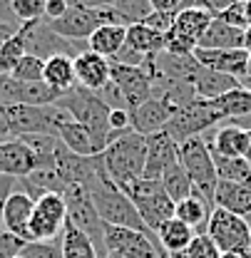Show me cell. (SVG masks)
Listing matches in <instances>:
<instances>
[{
    "label": "cell",
    "mask_w": 251,
    "mask_h": 258,
    "mask_svg": "<svg viewBox=\"0 0 251 258\" xmlns=\"http://www.w3.org/2000/svg\"><path fill=\"white\" fill-rule=\"evenodd\" d=\"M194 3H196V5H199V0H194Z\"/></svg>",
    "instance_id": "6f0895ef"
},
{
    "label": "cell",
    "mask_w": 251,
    "mask_h": 258,
    "mask_svg": "<svg viewBox=\"0 0 251 258\" xmlns=\"http://www.w3.org/2000/svg\"><path fill=\"white\" fill-rule=\"evenodd\" d=\"M219 256H221V251L217 248V243L207 233H196L191 238V243L187 246V251L172 258H219Z\"/></svg>",
    "instance_id": "e575fe53"
},
{
    "label": "cell",
    "mask_w": 251,
    "mask_h": 258,
    "mask_svg": "<svg viewBox=\"0 0 251 258\" xmlns=\"http://www.w3.org/2000/svg\"><path fill=\"white\" fill-rule=\"evenodd\" d=\"M241 258H251V248L246 251V253H241Z\"/></svg>",
    "instance_id": "db71d44e"
},
{
    "label": "cell",
    "mask_w": 251,
    "mask_h": 258,
    "mask_svg": "<svg viewBox=\"0 0 251 258\" xmlns=\"http://www.w3.org/2000/svg\"><path fill=\"white\" fill-rule=\"evenodd\" d=\"M55 104L63 107L75 122L87 124V127L94 129L97 134H102L105 139L110 137V112H112V109L99 99L97 92L85 90V87L77 85V87H72L70 92H63Z\"/></svg>",
    "instance_id": "8992f818"
},
{
    "label": "cell",
    "mask_w": 251,
    "mask_h": 258,
    "mask_svg": "<svg viewBox=\"0 0 251 258\" xmlns=\"http://www.w3.org/2000/svg\"><path fill=\"white\" fill-rule=\"evenodd\" d=\"M67 0H45V23H53V20H60L65 13H67Z\"/></svg>",
    "instance_id": "f6af8a7d"
},
{
    "label": "cell",
    "mask_w": 251,
    "mask_h": 258,
    "mask_svg": "<svg viewBox=\"0 0 251 258\" xmlns=\"http://www.w3.org/2000/svg\"><path fill=\"white\" fill-rule=\"evenodd\" d=\"M212 20H214V15H212L207 8H202V5H189V8H184V10L177 13L172 32H177V35L191 40L194 45H199L202 35L207 32V28H209Z\"/></svg>",
    "instance_id": "44dd1931"
},
{
    "label": "cell",
    "mask_w": 251,
    "mask_h": 258,
    "mask_svg": "<svg viewBox=\"0 0 251 258\" xmlns=\"http://www.w3.org/2000/svg\"><path fill=\"white\" fill-rule=\"evenodd\" d=\"M32 206H35V199H30L25 191L13 186V191H10L5 206H3V231H8V233L18 236L20 241L30 243Z\"/></svg>",
    "instance_id": "9a60e30c"
},
{
    "label": "cell",
    "mask_w": 251,
    "mask_h": 258,
    "mask_svg": "<svg viewBox=\"0 0 251 258\" xmlns=\"http://www.w3.org/2000/svg\"><path fill=\"white\" fill-rule=\"evenodd\" d=\"M214 18H219L221 23H226V25H231V28H239V30H246V28H249L246 13H244V3H236V5L221 10V13H217Z\"/></svg>",
    "instance_id": "60d3db41"
},
{
    "label": "cell",
    "mask_w": 251,
    "mask_h": 258,
    "mask_svg": "<svg viewBox=\"0 0 251 258\" xmlns=\"http://www.w3.org/2000/svg\"><path fill=\"white\" fill-rule=\"evenodd\" d=\"M246 80H251V55H249V77Z\"/></svg>",
    "instance_id": "11a10c76"
},
{
    "label": "cell",
    "mask_w": 251,
    "mask_h": 258,
    "mask_svg": "<svg viewBox=\"0 0 251 258\" xmlns=\"http://www.w3.org/2000/svg\"><path fill=\"white\" fill-rule=\"evenodd\" d=\"M194 57L207 70L229 75L239 82L249 77V52L244 47H239V50H204V47H196Z\"/></svg>",
    "instance_id": "4fadbf2b"
},
{
    "label": "cell",
    "mask_w": 251,
    "mask_h": 258,
    "mask_svg": "<svg viewBox=\"0 0 251 258\" xmlns=\"http://www.w3.org/2000/svg\"><path fill=\"white\" fill-rule=\"evenodd\" d=\"M42 70H45V60H40V57L28 52V55L20 57V62L15 64L10 77H15L20 82H42Z\"/></svg>",
    "instance_id": "836d02e7"
},
{
    "label": "cell",
    "mask_w": 251,
    "mask_h": 258,
    "mask_svg": "<svg viewBox=\"0 0 251 258\" xmlns=\"http://www.w3.org/2000/svg\"><path fill=\"white\" fill-rule=\"evenodd\" d=\"M244 13H246V23L251 25V0H244Z\"/></svg>",
    "instance_id": "681fc988"
},
{
    "label": "cell",
    "mask_w": 251,
    "mask_h": 258,
    "mask_svg": "<svg viewBox=\"0 0 251 258\" xmlns=\"http://www.w3.org/2000/svg\"><path fill=\"white\" fill-rule=\"evenodd\" d=\"M10 5L23 25L37 23L45 18V0H10Z\"/></svg>",
    "instance_id": "8d00e7d4"
},
{
    "label": "cell",
    "mask_w": 251,
    "mask_h": 258,
    "mask_svg": "<svg viewBox=\"0 0 251 258\" xmlns=\"http://www.w3.org/2000/svg\"><path fill=\"white\" fill-rule=\"evenodd\" d=\"M25 35V50L40 57V60H47L53 55H67V57H77L82 50L77 47V42H70L60 37L58 32L53 30L45 20H37V23H28L23 28Z\"/></svg>",
    "instance_id": "8fae6325"
},
{
    "label": "cell",
    "mask_w": 251,
    "mask_h": 258,
    "mask_svg": "<svg viewBox=\"0 0 251 258\" xmlns=\"http://www.w3.org/2000/svg\"><path fill=\"white\" fill-rule=\"evenodd\" d=\"M20 30H23V23L13 13L10 0H0V42L10 40L13 35H18Z\"/></svg>",
    "instance_id": "f35d334b"
},
{
    "label": "cell",
    "mask_w": 251,
    "mask_h": 258,
    "mask_svg": "<svg viewBox=\"0 0 251 258\" xmlns=\"http://www.w3.org/2000/svg\"><path fill=\"white\" fill-rule=\"evenodd\" d=\"M105 258H125V256H120V253H107Z\"/></svg>",
    "instance_id": "f5cc1de1"
},
{
    "label": "cell",
    "mask_w": 251,
    "mask_h": 258,
    "mask_svg": "<svg viewBox=\"0 0 251 258\" xmlns=\"http://www.w3.org/2000/svg\"><path fill=\"white\" fill-rule=\"evenodd\" d=\"M152 10H159V13H172L177 15L179 10H184L189 5H196L194 0H149Z\"/></svg>",
    "instance_id": "ee69618b"
},
{
    "label": "cell",
    "mask_w": 251,
    "mask_h": 258,
    "mask_svg": "<svg viewBox=\"0 0 251 258\" xmlns=\"http://www.w3.org/2000/svg\"><path fill=\"white\" fill-rule=\"evenodd\" d=\"M174 18L177 15H172V13H159V10H152L144 20H139L142 25H147L149 30H157L162 35H169L172 28H174Z\"/></svg>",
    "instance_id": "ab89813d"
},
{
    "label": "cell",
    "mask_w": 251,
    "mask_h": 258,
    "mask_svg": "<svg viewBox=\"0 0 251 258\" xmlns=\"http://www.w3.org/2000/svg\"><path fill=\"white\" fill-rule=\"evenodd\" d=\"M10 137H28V134H47L58 137V129L70 114L58 104L30 107V104H5Z\"/></svg>",
    "instance_id": "277c9868"
},
{
    "label": "cell",
    "mask_w": 251,
    "mask_h": 258,
    "mask_svg": "<svg viewBox=\"0 0 251 258\" xmlns=\"http://www.w3.org/2000/svg\"><path fill=\"white\" fill-rule=\"evenodd\" d=\"M25 241H20L18 236L8 233V231H0V258H15L20 256Z\"/></svg>",
    "instance_id": "7bdbcfd3"
},
{
    "label": "cell",
    "mask_w": 251,
    "mask_h": 258,
    "mask_svg": "<svg viewBox=\"0 0 251 258\" xmlns=\"http://www.w3.org/2000/svg\"><path fill=\"white\" fill-rule=\"evenodd\" d=\"M212 154L219 157H246V147H249V132L236 124H224L214 129L209 134V139H204Z\"/></svg>",
    "instance_id": "d6986e66"
},
{
    "label": "cell",
    "mask_w": 251,
    "mask_h": 258,
    "mask_svg": "<svg viewBox=\"0 0 251 258\" xmlns=\"http://www.w3.org/2000/svg\"><path fill=\"white\" fill-rule=\"evenodd\" d=\"M179 161V144L162 129L157 134L147 137V159H144V171L142 179L159 181L169 166Z\"/></svg>",
    "instance_id": "7c38bea8"
},
{
    "label": "cell",
    "mask_w": 251,
    "mask_h": 258,
    "mask_svg": "<svg viewBox=\"0 0 251 258\" xmlns=\"http://www.w3.org/2000/svg\"><path fill=\"white\" fill-rule=\"evenodd\" d=\"M196 47H204V50H239V47H244V30L231 28V25L221 23L219 18H214L209 23L207 32L202 35Z\"/></svg>",
    "instance_id": "603a6c76"
},
{
    "label": "cell",
    "mask_w": 251,
    "mask_h": 258,
    "mask_svg": "<svg viewBox=\"0 0 251 258\" xmlns=\"http://www.w3.org/2000/svg\"><path fill=\"white\" fill-rule=\"evenodd\" d=\"M63 199H65V206H67V221L80 228L82 233L90 236V241L94 243L97 253L99 258L107 256V248H105V224L97 214L92 204V196L85 186L80 184H67L63 191Z\"/></svg>",
    "instance_id": "5b68a950"
},
{
    "label": "cell",
    "mask_w": 251,
    "mask_h": 258,
    "mask_svg": "<svg viewBox=\"0 0 251 258\" xmlns=\"http://www.w3.org/2000/svg\"><path fill=\"white\" fill-rule=\"evenodd\" d=\"M58 139L63 142L72 154H77V157H97V154H102L105 147H107V139H105L102 134H97V132L90 129L87 124L75 122L72 117L65 119L63 124H60Z\"/></svg>",
    "instance_id": "5bb4252c"
},
{
    "label": "cell",
    "mask_w": 251,
    "mask_h": 258,
    "mask_svg": "<svg viewBox=\"0 0 251 258\" xmlns=\"http://www.w3.org/2000/svg\"><path fill=\"white\" fill-rule=\"evenodd\" d=\"M214 209H209L204 199L189 196V199H182L174 206V219H179L182 224H187L194 233H207V221H209V214Z\"/></svg>",
    "instance_id": "f1b7e54d"
},
{
    "label": "cell",
    "mask_w": 251,
    "mask_h": 258,
    "mask_svg": "<svg viewBox=\"0 0 251 258\" xmlns=\"http://www.w3.org/2000/svg\"><path fill=\"white\" fill-rule=\"evenodd\" d=\"M23 55H28V50H25V35L20 30L18 35H13L10 40L0 42V75H10L15 70V64L20 62Z\"/></svg>",
    "instance_id": "d6a6232c"
},
{
    "label": "cell",
    "mask_w": 251,
    "mask_h": 258,
    "mask_svg": "<svg viewBox=\"0 0 251 258\" xmlns=\"http://www.w3.org/2000/svg\"><path fill=\"white\" fill-rule=\"evenodd\" d=\"M5 139H13L10 137V127H8V112H5V104H0V142Z\"/></svg>",
    "instance_id": "c3c4849f"
},
{
    "label": "cell",
    "mask_w": 251,
    "mask_h": 258,
    "mask_svg": "<svg viewBox=\"0 0 251 258\" xmlns=\"http://www.w3.org/2000/svg\"><path fill=\"white\" fill-rule=\"evenodd\" d=\"M23 258H63V246L60 238L55 241H30L20 251Z\"/></svg>",
    "instance_id": "74e56055"
},
{
    "label": "cell",
    "mask_w": 251,
    "mask_h": 258,
    "mask_svg": "<svg viewBox=\"0 0 251 258\" xmlns=\"http://www.w3.org/2000/svg\"><path fill=\"white\" fill-rule=\"evenodd\" d=\"M122 18H125L127 23L132 25V23H139V20H144L149 13H152V5H149V0H115V5H112Z\"/></svg>",
    "instance_id": "d590c367"
},
{
    "label": "cell",
    "mask_w": 251,
    "mask_h": 258,
    "mask_svg": "<svg viewBox=\"0 0 251 258\" xmlns=\"http://www.w3.org/2000/svg\"><path fill=\"white\" fill-rule=\"evenodd\" d=\"M179 161L187 169L194 191L191 196H199L207 201L209 209H214V191H217V169H214V157L204 142V137H191L179 144Z\"/></svg>",
    "instance_id": "7a4b0ae2"
},
{
    "label": "cell",
    "mask_w": 251,
    "mask_h": 258,
    "mask_svg": "<svg viewBox=\"0 0 251 258\" xmlns=\"http://www.w3.org/2000/svg\"><path fill=\"white\" fill-rule=\"evenodd\" d=\"M244 219H246V224H249V228H251V214L249 216H244Z\"/></svg>",
    "instance_id": "9f6ffc18"
},
{
    "label": "cell",
    "mask_w": 251,
    "mask_h": 258,
    "mask_svg": "<svg viewBox=\"0 0 251 258\" xmlns=\"http://www.w3.org/2000/svg\"><path fill=\"white\" fill-rule=\"evenodd\" d=\"M112 62V60H110ZM110 80L117 85V90L122 92L127 112L137 109L139 104H144L149 97H152V85H155V77L147 72V67H132V64H120L112 62V75Z\"/></svg>",
    "instance_id": "30bf717a"
},
{
    "label": "cell",
    "mask_w": 251,
    "mask_h": 258,
    "mask_svg": "<svg viewBox=\"0 0 251 258\" xmlns=\"http://www.w3.org/2000/svg\"><path fill=\"white\" fill-rule=\"evenodd\" d=\"M214 206L224 211H231L236 216L251 214V181L249 184H234V181H219L214 191Z\"/></svg>",
    "instance_id": "ffe728a7"
},
{
    "label": "cell",
    "mask_w": 251,
    "mask_h": 258,
    "mask_svg": "<svg viewBox=\"0 0 251 258\" xmlns=\"http://www.w3.org/2000/svg\"><path fill=\"white\" fill-rule=\"evenodd\" d=\"M219 258H241V256H239V253H221Z\"/></svg>",
    "instance_id": "816d5d0a"
},
{
    "label": "cell",
    "mask_w": 251,
    "mask_h": 258,
    "mask_svg": "<svg viewBox=\"0 0 251 258\" xmlns=\"http://www.w3.org/2000/svg\"><path fill=\"white\" fill-rule=\"evenodd\" d=\"M207 236L217 243L221 253H246L251 248V228L244 216L214 206L207 221Z\"/></svg>",
    "instance_id": "ba28073f"
},
{
    "label": "cell",
    "mask_w": 251,
    "mask_h": 258,
    "mask_svg": "<svg viewBox=\"0 0 251 258\" xmlns=\"http://www.w3.org/2000/svg\"><path fill=\"white\" fill-rule=\"evenodd\" d=\"M60 246H63V258H99L90 236L82 233L80 228H75L70 221H65Z\"/></svg>",
    "instance_id": "f546056e"
},
{
    "label": "cell",
    "mask_w": 251,
    "mask_h": 258,
    "mask_svg": "<svg viewBox=\"0 0 251 258\" xmlns=\"http://www.w3.org/2000/svg\"><path fill=\"white\" fill-rule=\"evenodd\" d=\"M127 42V28L125 25H99L87 40V50L94 55H102L112 60Z\"/></svg>",
    "instance_id": "d4e9b609"
},
{
    "label": "cell",
    "mask_w": 251,
    "mask_h": 258,
    "mask_svg": "<svg viewBox=\"0 0 251 258\" xmlns=\"http://www.w3.org/2000/svg\"><path fill=\"white\" fill-rule=\"evenodd\" d=\"M37 169V157L23 139H5L0 142V176L23 179Z\"/></svg>",
    "instance_id": "e0dca14e"
},
{
    "label": "cell",
    "mask_w": 251,
    "mask_h": 258,
    "mask_svg": "<svg viewBox=\"0 0 251 258\" xmlns=\"http://www.w3.org/2000/svg\"><path fill=\"white\" fill-rule=\"evenodd\" d=\"M236 3H244V0H199V5L207 8L212 15H217V13L226 10V8H231V5H236Z\"/></svg>",
    "instance_id": "7dc6e473"
},
{
    "label": "cell",
    "mask_w": 251,
    "mask_h": 258,
    "mask_svg": "<svg viewBox=\"0 0 251 258\" xmlns=\"http://www.w3.org/2000/svg\"><path fill=\"white\" fill-rule=\"evenodd\" d=\"M236 87H241L239 80H234L229 75H221V72H214V70H207L204 64H202V70L194 80V90H196L199 99H217V97L236 90Z\"/></svg>",
    "instance_id": "4316f807"
},
{
    "label": "cell",
    "mask_w": 251,
    "mask_h": 258,
    "mask_svg": "<svg viewBox=\"0 0 251 258\" xmlns=\"http://www.w3.org/2000/svg\"><path fill=\"white\" fill-rule=\"evenodd\" d=\"M144 159H147V137L137 134L134 129L110 139V144L102 152L105 169L120 189L137 181V179H142Z\"/></svg>",
    "instance_id": "6da1fadb"
},
{
    "label": "cell",
    "mask_w": 251,
    "mask_h": 258,
    "mask_svg": "<svg viewBox=\"0 0 251 258\" xmlns=\"http://www.w3.org/2000/svg\"><path fill=\"white\" fill-rule=\"evenodd\" d=\"M110 75H112V62L102 55L82 50L75 57V77H77V85L85 87V90L99 92L110 82Z\"/></svg>",
    "instance_id": "ac0fdd59"
},
{
    "label": "cell",
    "mask_w": 251,
    "mask_h": 258,
    "mask_svg": "<svg viewBox=\"0 0 251 258\" xmlns=\"http://www.w3.org/2000/svg\"><path fill=\"white\" fill-rule=\"evenodd\" d=\"M194 50H196V45H194L191 40L177 35V32H169V35H167L164 52H169V55H194Z\"/></svg>",
    "instance_id": "b9f144b4"
},
{
    "label": "cell",
    "mask_w": 251,
    "mask_h": 258,
    "mask_svg": "<svg viewBox=\"0 0 251 258\" xmlns=\"http://www.w3.org/2000/svg\"><path fill=\"white\" fill-rule=\"evenodd\" d=\"M122 191L127 194V199L134 204L139 219L144 221V226L155 233L159 226L169 219H174V201L167 196L162 181H152V179H137L132 184L122 186Z\"/></svg>",
    "instance_id": "3957f363"
},
{
    "label": "cell",
    "mask_w": 251,
    "mask_h": 258,
    "mask_svg": "<svg viewBox=\"0 0 251 258\" xmlns=\"http://www.w3.org/2000/svg\"><path fill=\"white\" fill-rule=\"evenodd\" d=\"M219 122H221V117H219V112H217V107H214V102L196 97L191 104L177 109V112L172 114V119L167 122L164 132H167L177 144H182V142H187L191 137H202L204 132L217 127Z\"/></svg>",
    "instance_id": "52a82bcc"
},
{
    "label": "cell",
    "mask_w": 251,
    "mask_h": 258,
    "mask_svg": "<svg viewBox=\"0 0 251 258\" xmlns=\"http://www.w3.org/2000/svg\"><path fill=\"white\" fill-rule=\"evenodd\" d=\"M214 157V169L219 181H234V184H249L251 181V161L246 157Z\"/></svg>",
    "instance_id": "4dcf8cb0"
},
{
    "label": "cell",
    "mask_w": 251,
    "mask_h": 258,
    "mask_svg": "<svg viewBox=\"0 0 251 258\" xmlns=\"http://www.w3.org/2000/svg\"><path fill=\"white\" fill-rule=\"evenodd\" d=\"M42 82L50 85L53 90H58L60 95L70 92L72 87H77V77H75V57L67 55H53L45 60L42 70Z\"/></svg>",
    "instance_id": "7402d4cb"
},
{
    "label": "cell",
    "mask_w": 251,
    "mask_h": 258,
    "mask_svg": "<svg viewBox=\"0 0 251 258\" xmlns=\"http://www.w3.org/2000/svg\"><path fill=\"white\" fill-rule=\"evenodd\" d=\"M246 159L251 161V132H249V147H246Z\"/></svg>",
    "instance_id": "f907efd6"
},
{
    "label": "cell",
    "mask_w": 251,
    "mask_h": 258,
    "mask_svg": "<svg viewBox=\"0 0 251 258\" xmlns=\"http://www.w3.org/2000/svg\"><path fill=\"white\" fill-rule=\"evenodd\" d=\"M174 112L177 109L169 102H164L159 97H149L144 104H139L137 109L129 112V124H132V129L137 134L149 137V134H157V132L167 127V122L172 119Z\"/></svg>",
    "instance_id": "2e32d148"
},
{
    "label": "cell",
    "mask_w": 251,
    "mask_h": 258,
    "mask_svg": "<svg viewBox=\"0 0 251 258\" xmlns=\"http://www.w3.org/2000/svg\"><path fill=\"white\" fill-rule=\"evenodd\" d=\"M129 50H134L137 55L142 57H149V55H159L164 52V45H167V35H162L157 30H149L147 25L142 23H132L127 28V42Z\"/></svg>",
    "instance_id": "484cf974"
},
{
    "label": "cell",
    "mask_w": 251,
    "mask_h": 258,
    "mask_svg": "<svg viewBox=\"0 0 251 258\" xmlns=\"http://www.w3.org/2000/svg\"><path fill=\"white\" fill-rule=\"evenodd\" d=\"M155 236H157L162 251L172 258V256L184 253V251H187V246L191 243V238H194L196 233H194L187 224H182L179 219H169V221H164V224L155 231Z\"/></svg>",
    "instance_id": "cb8c5ba5"
},
{
    "label": "cell",
    "mask_w": 251,
    "mask_h": 258,
    "mask_svg": "<svg viewBox=\"0 0 251 258\" xmlns=\"http://www.w3.org/2000/svg\"><path fill=\"white\" fill-rule=\"evenodd\" d=\"M15 186V179L13 176H0V231H3V206L8 201V196Z\"/></svg>",
    "instance_id": "bcb514c9"
},
{
    "label": "cell",
    "mask_w": 251,
    "mask_h": 258,
    "mask_svg": "<svg viewBox=\"0 0 251 258\" xmlns=\"http://www.w3.org/2000/svg\"><path fill=\"white\" fill-rule=\"evenodd\" d=\"M212 102L219 112L221 122H234V119H241V117L251 114V90L244 85L217 97V99H212Z\"/></svg>",
    "instance_id": "83f0119b"
},
{
    "label": "cell",
    "mask_w": 251,
    "mask_h": 258,
    "mask_svg": "<svg viewBox=\"0 0 251 258\" xmlns=\"http://www.w3.org/2000/svg\"><path fill=\"white\" fill-rule=\"evenodd\" d=\"M67 221V206L63 194H42L35 199L30 219V238L32 241H55L63 236Z\"/></svg>",
    "instance_id": "9c48e42d"
},
{
    "label": "cell",
    "mask_w": 251,
    "mask_h": 258,
    "mask_svg": "<svg viewBox=\"0 0 251 258\" xmlns=\"http://www.w3.org/2000/svg\"><path fill=\"white\" fill-rule=\"evenodd\" d=\"M159 181H162V186H164L167 196H169L174 204H179L182 199H189V196H191V191H194L191 179H189L187 169L182 166V161H177L174 166H169Z\"/></svg>",
    "instance_id": "1f68e13d"
},
{
    "label": "cell",
    "mask_w": 251,
    "mask_h": 258,
    "mask_svg": "<svg viewBox=\"0 0 251 258\" xmlns=\"http://www.w3.org/2000/svg\"><path fill=\"white\" fill-rule=\"evenodd\" d=\"M15 258H23V256H15Z\"/></svg>",
    "instance_id": "680465c9"
}]
</instances>
